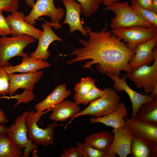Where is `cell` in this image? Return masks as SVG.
Listing matches in <instances>:
<instances>
[{
  "label": "cell",
  "mask_w": 157,
  "mask_h": 157,
  "mask_svg": "<svg viewBox=\"0 0 157 157\" xmlns=\"http://www.w3.org/2000/svg\"><path fill=\"white\" fill-rule=\"evenodd\" d=\"M85 28L88 32V40L79 39L82 47L65 55L76 56L67 62L68 64L90 60L85 63L83 68L92 69L91 66L96 64V69L101 74L119 76L122 71L128 72L132 70L129 63L135 52L128 47L127 43L111 31L107 30L106 27L99 32L93 31L89 27Z\"/></svg>",
  "instance_id": "cell-1"
},
{
  "label": "cell",
  "mask_w": 157,
  "mask_h": 157,
  "mask_svg": "<svg viewBox=\"0 0 157 157\" xmlns=\"http://www.w3.org/2000/svg\"><path fill=\"white\" fill-rule=\"evenodd\" d=\"M104 9L111 11L115 14L110 25L112 29H124L137 26L157 28L142 18L127 1L114 3Z\"/></svg>",
  "instance_id": "cell-2"
},
{
  "label": "cell",
  "mask_w": 157,
  "mask_h": 157,
  "mask_svg": "<svg viewBox=\"0 0 157 157\" xmlns=\"http://www.w3.org/2000/svg\"><path fill=\"white\" fill-rule=\"evenodd\" d=\"M51 108L45 111H37L33 113L28 112L26 118V125L28 128V138L33 143L47 147L53 144L54 138L53 136L54 129L63 124H58L54 122L47 126L44 129L39 127L37 122L44 114L51 111Z\"/></svg>",
  "instance_id": "cell-3"
},
{
  "label": "cell",
  "mask_w": 157,
  "mask_h": 157,
  "mask_svg": "<svg viewBox=\"0 0 157 157\" xmlns=\"http://www.w3.org/2000/svg\"><path fill=\"white\" fill-rule=\"evenodd\" d=\"M103 90L104 92L101 97L90 103L85 109L71 118L67 125L79 116L89 115L95 117H101L109 114L115 109L120 102L117 92L110 87L105 88Z\"/></svg>",
  "instance_id": "cell-4"
},
{
  "label": "cell",
  "mask_w": 157,
  "mask_h": 157,
  "mask_svg": "<svg viewBox=\"0 0 157 157\" xmlns=\"http://www.w3.org/2000/svg\"><path fill=\"white\" fill-rule=\"evenodd\" d=\"M36 39L32 36L23 35L17 37H0V67L10 65L8 61L16 56L27 57L28 54L23 52L29 44L34 42Z\"/></svg>",
  "instance_id": "cell-5"
},
{
  "label": "cell",
  "mask_w": 157,
  "mask_h": 157,
  "mask_svg": "<svg viewBox=\"0 0 157 157\" xmlns=\"http://www.w3.org/2000/svg\"><path fill=\"white\" fill-rule=\"evenodd\" d=\"M154 60L151 65H144L125 74L133 82L137 88H142L146 94L150 93L157 84V48L153 49Z\"/></svg>",
  "instance_id": "cell-6"
},
{
  "label": "cell",
  "mask_w": 157,
  "mask_h": 157,
  "mask_svg": "<svg viewBox=\"0 0 157 157\" xmlns=\"http://www.w3.org/2000/svg\"><path fill=\"white\" fill-rule=\"evenodd\" d=\"M32 8L30 13L24 18L27 23L35 25L39 17L47 16L51 18L54 28L57 29L61 27L59 23L63 17L65 11L62 8H56L53 0H37Z\"/></svg>",
  "instance_id": "cell-7"
},
{
  "label": "cell",
  "mask_w": 157,
  "mask_h": 157,
  "mask_svg": "<svg viewBox=\"0 0 157 157\" xmlns=\"http://www.w3.org/2000/svg\"><path fill=\"white\" fill-rule=\"evenodd\" d=\"M28 113V112L25 111L17 117L5 133L13 142L22 149H24L22 157H28L31 151L38 149L37 145L28 138V129L26 123Z\"/></svg>",
  "instance_id": "cell-8"
},
{
  "label": "cell",
  "mask_w": 157,
  "mask_h": 157,
  "mask_svg": "<svg viewBox=\"0 0 157 157\" xmlns=\"http://www.w3.org/2000/svg\"><path fill=\"white\" fill-rule=\"evenodd\" d=\"M111 31L126 42L128 47L134 51L138 45L157 36V28H149L140 26L112 29Z\"/></svg>",
  "instance_id": "cell-9"
},
{
  "label": "cell",
  "mask_w": 157,
  "mask_h": 157,
  "mask_svg": "<svg viewBox=\"0 0 157 157\" xmlns=\"http://www.w3.org/2000/svg\"><path fill=\"white\" fill-rule=\"evenodd\" d=\"M113 139L106 154L111 157H126L130 154L133 134L127 125L113 130Z\"/></svg>",
  "instance_id": "cell-10"
},
{
  "label": "cell",
  "mask_w": 157,
  "mask_h": 157,
  "mask_svg": "<svg viewBox=\"0 0 157 157\" xmlns=\"http://www.w3.org/2000/svg\"><path fill=\"white\" fill-rule=\"evenodd\" d=\"M107 75L114 82L113 88L119 92L124 91L128 95L132 105L131 118L133 119L140 107L145 102L153 100L149 95H144L136 92L127 84L125 74L122 77L114 74H108Z\"/></svg>",
  "instance_id": "cell-11"
},
{
  "label": "cell",
  "mask_w": 157,
  "mask_h": 157,
  "mask_svg": "<svg viewBox=\"0 0 157 157\" xmlns=\"http://www.w3.org/2000/svg\"><path fill=\"white\" fill-rule=\"evenodd\" d=\"M24 13L16 10L8 15L6 19L11 30L12 37H17L27 35L38 40L42 31L35 27L26 22L24 19Z\"/></svg>",
  "instance_id": "cell-12"
},
{
  "label": "cell",
  "mask_w": 157,
  "mask_h": 157,
  "mask_svg": "<svg viewBox=\"0 0 157 157\" xmlns=\"http://www.w3.org/2000/svg\"><path fill=\"white\" fill-rule=\"evenodd\" d=\"M45 21L46 22L42 25L43 31L38 40V43L37 49L30 54V56L35 59L46 61L50 54V52L48 51L50 44L55 41H63V40L53 31L52 28V24Z\"/></svg>",
  "instance_id": "cell-13"
},
{
  "label": "cell",
  "mask_w": 157,
  "mask_h": 157,
  "mask_svg": "<svg viewBox=\"0 0 157 157\" xmlns=\"http://www.w3.org/2000/svg\"><path fill=\"white\" fill-rule=\"evenodd\" d=\"M43 74L42 71L24 73L21 74L12 73L8 75L9 80V94L12 96L19 88L33 91L34 85L40 79Z\"/></svg>",
  "instance_id": "cell-14"
},
{
  "label": "cell",
  "mask_w": 157,
  "mask_h": 157,
  "mask_svg": "<svg viewBox=\"0 0 157 157\" xmlns=\"http://www.w3.org/2000/svg\"><path fill=\"white\" fill-rule=\"evenodd\" d=\"M157 36L149 40L138 45L135 54L129 65L132 70L144 65H150L154 60L153 49L157 45Z\"/></svg>",
  "instance_id": "cell-15"
},
{
  "label": "cell",
  "mask_w": 157,
  "mask_h": 157,
  "mask_svg": "<svg viewBox=\"0 0 157 157\" xmlns=\"http://www.w3.org/2000/svg\"><path fill=\"white\" fill-rule=\"evenodd\" d=\"M62 1L66 9L65 18L62 24L69 25L70 31L69 34L76 30H78L83 36H88V31L83 26L80 19L82 9L81 4L74 0H62Z\"/></svg>",
  "instance_id": "cell-16"
},
{
  "label": "cell",
  "mask_w": 157,
  "mask_h": 157,
  "mask_svg": "<svg viewBox=\"0 0 157 157\" xmlns=\"http://www.w3.org/2000/svg\"><path fill=\"white\" fill-rule=\"evenodd\" d=\"M126 125L135 136L157 144V124L124 117Z\"/></svg>",
  "instance_id": "cell-17"
},
{
  "label": "cell",
  "mask_w": 157,
  "mask_h": 157,
  "mask_svg": "<svg viewBox=\"0 0 157 157\" xmlns=\"http://www.w3.org/2000/svg\"><path fill=\"white\" fill-rule=\"evenodd\" d=\"M128 115L125 104L123 102H120L116 109L110 113L101 117H91L90 121L92 124L101 123L107 126L116 129L127 126L124 117L128 118Z\"/></svg>",
  "instance_id": "cell-18"
},
{
  "label": "cell",
  "mask_w": 157,
  "mask_h": 157,
  "mask_svg": "<svg viewBox=\"0 0 157 157\" xmlns=\"http://www.w3.org/2000/svg\"><path fill=\"white\" fill-rule=\"evenodd\" d=\"M51 64L46 61L33 58L30 56H22V62L15 66L12 65L2 67V68L8 74L15 72L26 73L33 72L39 70L48 68Z\"/></svg>",
  "instance_id": "cell-19"
},
{
  "label": "cell",
  "mask_w": 157,
  "mask_h": 157,
  "mask_svg": "<svg viewBox=\"0 0 157 157\" xmlns=\"http://www.w3.org/2000/svg\"><path fill=\"white\" fill-rule=\"evenodd\" d=\"M51 108L52 112L50 115V119L55 122H62L72 118L80 110V107L74 102L68 100H64Z\"/></svg>",
  "instance_id": "cell-20"
},
{
  "label": "cell",
  "mask_w": 157,
  "mask_h": 157,
  "mask_svg": "<svg viewBox=\"0 0 157 157\" xmlns=\"http://www.w3.org/2000/svg\"><path fill=\"white\" fill-rule=\"evenodd\" d=\"M130 155L131 157H156L157 144L133 134Z\"/></svg>",
  "instance_id": "cell-21"
},
{
  "label": "cell",
  "mask_w": 157,
  "mask_h": 157,
  "mask_svg": "<svg viewBox=\"0 0 157 157\" xmlns=\"http://www.w3.org/2000/svg\"><path fill=\"white\" fill-rule=\"evenodd\" d=\"M71 92L67 90L65 84L58 85L53 91L42 101L36 104L37 111H43L61 102L71 95Z\"/></svg>",
  "instance_id": "cell-22"
},
{
  "label": "cell",
  "mask_w": 157,
  "mask_h": 157,
  "mask_svg": "<svg viewBox=\"0 0 157 157\" xmlns=\"http://www.w3.org/2000/svg\"><path fill=\"white\" fill-rule=\"evenodd\" d=\"M113 139L110 132L103 130L88 135L85 142L92 148L106 153Z\"/></svg>",
  "instance_id": "cell-23"
},
{
  "label": "cell",
  "mask_w": 157,
  "mask_h": 157,
  "mask_svg": "<svg viewBox=\"0 0 157 157\" xmlns=\"http://www.w3.org/2000/svg\"><path fill=\"white\" fill-rule=\"evenodd\" d=\"M133 119L157 124V99L147 101L142 104Z\"/></svg>",
  "instance_id": "cell-24"
},
{
  "label": "cell",
  "mask_w": 157,
  "mask_h": 157,
  "mask_svg": "<svg viewBox=\"0 0 157 157\" xmlns=\"http://www.w3.org/2000/svg\"><path fill=\"white\" fill-rule=\"evenodd\" d=\"M23 152L5 133H0V157H21Z\"/></svg>",
  "instance_id": "cell-25"
},
{
  "label": "cell",
  "mask_w": 157,
  "mask_h": 157,
  "mask_svg": "<svg viewBox=\"0 0 157 157\" xmlns=\"http://www.w3.org/2000/svg\"><path fill=\"white\" fill-rule=\"evenodd\" d=\"M104 92L103 90L99 89L95 85L91 91L85 94L79 95L75 93L73 98L76 105L80 104L86 105L101 97Z\"/></svg>",
  "instance_id": "cell-26"
},
{
  "label": "cell",
  "mask_w": 157,
  "mask_h": 157,
  "mask_svg": "<svg viewBox=\"0 0 157 157\" xmlns=\"http://www.w3.org/2000/svg\"><path fill=\"white\" fill-rule=\"evenodd\" d=\"M76 148L81 157H111L104 152L92 148L85 142H78Z\"/></svg>",
  "instance_id": "cell-27"
},
{
  "label": "cell",
  "mask_w": 157,
  "mask_h": 157,
  "mask_svg": "<svg viewBox=\"0 0 157 157\" xmlns=\"http://www.w3.org/2000/svg\"><path fill=\"white\" fill-rule=\"evenodd\" d=\"M95 83L94 79L90 77L82 78L78 83L74 84L75 93L81 95L87 93L95 86Z\"/></svg>",
  "instance_id": "cell-28"
},
{
  "label": "cell",
  "mask_w": 157,
  "mask_h": 157,
  "mask_svg": "<svg viewBox=\"0 0 157 157\" xmlns=\"http://www.w3.org/2000/svg\"><path fill=\"white\" fill-rule=\"evenodd\" d=\"M81 4V13L85 16L89 17L97 10L99 5L103 0H76Z\"/></svg>",
  "instance_id": "cell-29"
},
{
  "label": "cell",
  "mask_w": 157,
  "mask_h": 157,
  "mask_svg": "<svg viewBox=\"0 0 157 157\" xmlns=\"http://www.w3.org/2000/svg\"><path fill=\"white\" fill-rule=\"evenodd\" d=\"M140 16L154 26L157 28V13L151 10L131 6Z\"/></svg>",
  "instance_id": "cell-30"
},
{
  "label": "cell",
  "mask_w": 157,
  "mask_h": 157,
  "mask_svg": "<svg viewBox=\"0 0 157 157\" xmlns=\"http://www.w3.org/2000/svg\"><path fill=\"white\" fill-rule=\"evenodd\" d=\"M10 98L15 99L17 102L13 106V108H16L21 103H26L33 100L35 97L34 93L31 91L24 90L21 94H16L15 95L10 96Z\"/></svg>",
  "instance_id": "cell-31"
},
{
  "label": "cell",
  "mask_w": 157,
  "mask_h": 157,
  "mask_svg": "<svg viewBox=\"0 0 157 157\" xmlns=\"http://www.w3.org/2000/svg\"><path fill=\"white\" fill-rule=\"evenodd\" d=\"M9 90L8 75L2 67H0V94L5 95L9 94Z\"/></svg>",
  "instance_id": "cell-32"
},
{
  "label": "cell",
  "mask_w": 157,
  "mask_h": 157,
  "mask_svg": "<svg viewBox=\"0 0 157 157\" xmlns=\"http://www.w3.org/2000/svg\"><path fill=\"white\" fill-rule=\"evenodd\" d=\"M19 0H0V11L14 12L18 9Z\"/></svg>",
  "instance_id": "cell-33"
},
{
  "label": "cell",
  "mask_w": 157,
  "mask_h": 157,
  "mask_svg": "<svg viewBox=\"0 0 157 157\" xmlns=\"http://www.w3.org/2000/svg\"><path fill=\"white\" fill-rule=\"evenodd\" d=\"M3 11H0V36H3L10 35L11 30L8 22L6 17L2 14Z\"/></svg>",
  "instance_id": "cell-34"
},
{
  "label": "cell",
  "mask_w": 157,
  "mask_h": 157,
  "mask_svg": "<svg viewBox=\"0 0 157 157\" xmlns=\"http://www.w3.org/2000/svg\"><path fill=\"white\" fill-rule=\"evenodd\" d=\"M131 5L152 10V0H130Z\"/></svg>",
  "instance_id": "cell-35"
},
{
  "label": "cell",
  "mask_w": 157,
  "mask_h": 157,
  "mask_svg": "<svg viewBox=\"0 0 157 157\" xmlns=\"http://www.w3.org/2000/svg\"><path fill=\"white\" fill-rule=\"evenodd\" d=\"M61 156V157H81L76 148L73 147L64 149Z\"/></svg>",
  "instance_id": "cell-36"
},
{
  "label": "cell",
  "mask_w": 157,
  "mask_h": 157,
  "mask_svg": "<svg viewBox=\"0 0 157 157\" xmlns=\"http://www.w3.org/2000/svg\"><path fill=\"white\" fill-rule=\"evenodd\" d=\"M9 121L3 112L0 108V123L4 124Z\"/></svg>",
  "instance_id": "cell-37"
},
{
  "label": "cell",
  "mask_w": 157,
  "mask_h": 157,
  "mask_svg": "<svg viewBox=\"0 0 157 157\" xmlns=\"http://www.w3.org/2000/svg\"><path fill=\"white\" fill-rule=\"evenodd\" d=\"M149 95L153 100L157 99V84L154 88Z\"/></svg>",
  "instance_id": "cell-38"
},
{
  "label": "cell",
  "mask_w": 157,
  "mask_h": 157,
  "mask_svg": "<svg viewBox=\"0 0 157 157\" xmlns=\"http://www.w3.org/2000/svg\"><path fill=\"white\" fill-rule=\"evenodd\" d=\"M121 0H103V3L106 7L108 6L113 3L119 2Z\"/></svg>",
  "instance_id": "cell-39"
},
{
  "label": "cell",
  "mask_w": 157,
  "mask_h": 157,
  "mask_svg": "<svg viewBox=\"0 0 157 157\" xmlns=\"http://www.w3.org/2000/svg\"><path fill=\"white\" fill-rule=\"evenodd\" d=\"M8 129V128L6 127L3 124L0 123V133H5Z\"/></svg>",
  "instance_id": "cell-40"
},
{
  "label": "cell",
  "mask_w": 157,
  "mask_h": 157,
  "mask_svg": "<svg viewBox=\"0 0 157 157\" xmlns=\"http://www.w3.org/2000/svg\"><path fill=\"white\" fill-rule=\"evenodd\" d=\"M152 10L157 13V0H152Z\"/></svg>",
  "instance_id": "cell-41"
},
{
  "label": "cell",
  "mask_w": 157,
  "mask_h": 157,
  "mask_svg": "<svg viewBox=\"0 0 157 157\" xmlns=\"http://www.w3.org/2000/svg\"><path fill=\"white\" fill-rule=\"evenodd\" d=\"M27 5L30 8H32L35 3L34 0H24Z\"/></svg>",
  "instance_id": "cell-42"
},
{
  "label": "cell",
  "mask_w": 157,
  "mask_h": 157,
  "mask_svg": "<svg viewBox=\"0 0 157 157\" xmlns=\"http://www.w3.org/2000/svg\"></svg>",
  "instance_id": "cell-43"
}]
</instances>
